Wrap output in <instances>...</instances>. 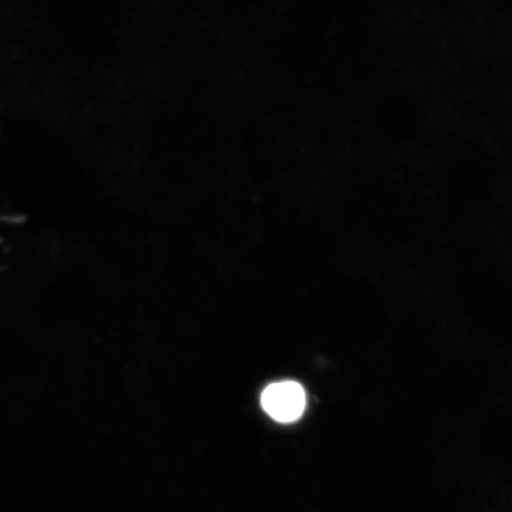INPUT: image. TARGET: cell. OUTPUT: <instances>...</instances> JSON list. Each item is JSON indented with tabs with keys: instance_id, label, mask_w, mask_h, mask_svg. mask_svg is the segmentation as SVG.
Wrapping results in <instances>:
<instances>
[{
	"instance_id": "6da1fadb",
	"label": "cell",
	"mask_w": 512,
	"mask_h": 512,
	"mask_svg": "<svg viewBox=\"0 0 512 512\" xmlns=\"http://www.w3.org/2000/svg\"><path fill=\"white\" fill-rule=\"evenodd\" d=\"M265 412L279 422H293L303 415L306 395L300 384L292 381L271 384L261 395Z\"/></svg>"
}]
</instances>
